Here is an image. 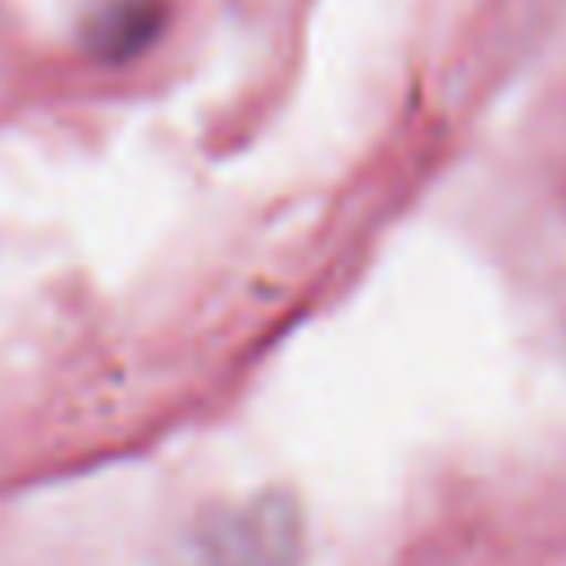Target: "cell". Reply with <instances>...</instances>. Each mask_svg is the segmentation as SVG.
I'll return each mask as SVG.
<instances>
[{
  "label": "cell",
  "instance_id": "6da1fadb",
  "mask_svg": "<svg viewBox=\"0 0 566 566\" xmlns=\"http://www.w3.org/2000/svg\"><path fill=\"white\" fill-rule=\"evenodd\" d=\"M305 544L301 509L279 495L261 491L234 504H217L177 544L181 566H296Z\"/></svg>",
  "mask_w": 566,
  "mask_h": 566
},
{
  "label": "cell",
  "instance_id": "7a4b0ae2",
  "mask_svg": "<svg viewBox=\"0 0 566 566\" xmlns=\"http://www.w3.org/2000/svg\"><path fill=\"white\" fill-rule=\"evenodd\" d=\"M164 31V0H102L84 18V49L102 62H128Z\"/></svg>",
  "mask_w": 566,
  "mask_h": 566
}]
</instances>
